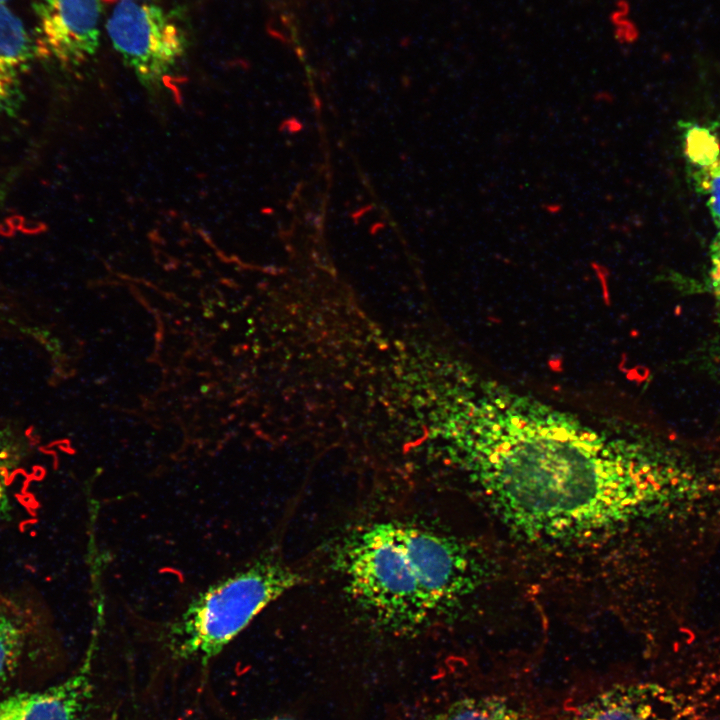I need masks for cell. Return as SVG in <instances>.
<instances>
[{
  "instance_id": "obj_2",
  "label": "cell",
  "mask_w": 720,
  "mask_h": 720,
  "mask_svg": "<svg viewBox=\"0 0 720 720\" xmlns=\"http://www.w3.org/2000/svg\"><path fill=\"white\" fill-rule=\"evenodd\" d=\"M336 563L353 600L393 630L421 626L462 600L469 584L467 559L454 538L407 523L353 532Z\"/></svg>"
},
{
  "instance_id": "obj_8",
  "label": "cell",
  "mask_w": 720,
  "mask_h": 720,
  "mask_svg": "<svg viewBox=\"0 0 720 720\" xmlns=\"http://www.w3.org/2000/svg\"><path fill=\"white\" fill-rule=\"evenodd\" d=\"M94 648L90 646L82 665L66 679L0 701V720H83L94 691Z\"/></svg>"
},
{
  "instance_id": "obj_3",
  "label": "cell",
  "mask_w": 720,
  "mask_h": 720,
  "mask_svg": "<svg viewBox=\"0 0 720 720\" xmlns=\"http://www.w3.org/2000/svg\"><path fill=\"white\" fill-rule=\"evenodd\" d=\"M303 581L280 560L264 556L213 584L169 627L174 655L210 661L221 653L268 605Z\"/></svg>"
},
{
  "instance_id": "obj_15",
  "label": "cell",
  "mask_w": 720,
  "mask_h": 720,
  "mask_svg": "<svg viewBox=\"0 0 720 720\" xmlns=\"http://www.w3.org/2000/svg\"><path fill=\"white\" fill-rule=\"evenodd\" d=\"M256 720H295V719H293L292 717H289V716L278 715V716H273V717L264 718V719H256Z\"/></svg>"
},
{
  "instance_id": "obj_14",
  "label": "cell",
  "mask_w": 720,
  "mask_h": 720,
  "mask_svg": "<svg viewBox=\"0 0 720 720\" xmlns=\"http://www.w3.org/2000/svg\"><path fill=\"white\" fill-rule=\"evenodd\" d=\"M708 275L712 294L720 305V228L710 246Z\"/></svg>"
},
{
  "instance_id": "obj_5",
  "label": "cell",
  "mask_w": 720,
  "mask_h": 720,
  "mask_svg": "<svg viewBox=\"0 0 720 720\" xmlns=\"http://www.w3.org/2000/svg\"><path fill=\"white\" fill-rule=\"evenodd\" d=\"M554 720H680V714L660 683L615 671L571 680L555 693Z\"/></svg>"
},
{
  "instance_id": "obj_10",
  "label": "cell",
  "mask_w": 720,
  "mask_h": 720,
  "mask_svg": "<svg viewBox=\"0 0 720 720\" xmlns=\"http://www.w3.org/2000/svg\"><path fill=\"white\" fill-rule=\"evenodd\" d=\"M25 636L21 615L0 600V685L15 672L23 653Z\"/></svg>"
},
{
  "instance_id": "obj_13",
  "label": "cell",
  "mask_w": 720,
  "mask_h": 720,
  "mask_svg": "<svg viewBox=\"0 0 720 720\" xmlns=\"http://www.w3.org/2000/svg\"><path fill=\"white\" fill-rule=\"evenodd\" d=\"M692 178L697 190L705 197L711 218L720 228V153L710 164L692 168Z\"/></svg>"
},
{
  "instance_id": "obj_17",
  "label": "cell",
  "mask_w": 720,
  "mask_h": 720,
  "mask_svg": "<svg viewBox=\"0 0 720 720\" xmlns=\"http://www.w3.org/2000/svg\"><path fill=\"white\" fill-rule=\"evenodd\" d=\"M9 0H0V4H6Z\"/></svg>"
},
{
  "instance_id": "obj_11",
  "label": "cell",
  "mask_w": 720,
  "mask_h": 720,
  "mask_svg": "<svg viewBox=\"0 0 720 720\" xmlns=\"http://www.w3.org/2000/svg\"><path fill=\"white\" fill-rule=\"evenodd\" d=\"M23 456L24 449L16 434L0 425V522L12 517L11 480Z\"/></svg>"
},
{
  "instance_id": "obj_9",
  "label": "cell",
  "mask_w": 720,
  "mask_h": 720,
  "mask_svg": "<svg viewBox=\"0 0 720 720\" xmlns=\"http://www.w3.org/2000/svg\"><path fill=\"white\" fill-rule=\"evenodd\" d=\"M36 55L35 43L21 20L0 4V111L13 114L22 99V80Z\"/></svg>"
},
{
  "instance_id": "obj_16",
  "label": "cell",
  "mask_w": 720,
  "mask_h": 720,
  "mask_svg": "<svg viewBox=\"0 0 720 720\" xmlns=\"http://www.w3.org/2000/svg\"><path fill=\"white\" fill-rule=\"evenodd\" d=\"M102 1H106V2H120V1H124V0H102Z\"/></svg>"
},
{
  "instance_id": "obj_4",
  "label": "cell",
  "mask_w": 720,
  "mask_h": 720,
  "mask_svg": "<svg viewBox=\"0 0 720 720\" xmlns=\"http://www.w3.org/2000/svg\"><path fill=\"white\" fill-rule=\"evenodd\" d=\"M105 27L114 49L147 88L157 86L168 76L188 45L177 17L143 0L117 2Z\"/></svg>"
},
{
  "instance_id": "obj_12",
  "label": "cell",
  "mask_w": 720,
  "mask_h": 720,
  "mask_svg": "<svg viewBox=\"0 0 720 720\" xmlns=\"http://www.w3.org/2000/svg\"><path fill=\"white\" fill-rule=\"evenodd\" d=\"M684 152L691 168L704 167L720 153V134L712 127L687 125L684 132Z\"/></svg>"
},
{
  "instance_id": "obj_1",
  "label": "cell",
  "mask_w": 720,
  "mask_h": 720,
  "mask_svg": "<svg viewBox=\"0 0 720 720\" xmlns=\"http://www.w3.org/2000/svg\"><path fill=\"white\" fill-rule=\"evenodd\" d=\"M479 408L474 424L453 435V456L520 536L591 538L640 516L658 498V469L632 447L527 400Z\"/></svg>"
},
{
  "instance_id": "obj_6",
  "label": "cell",
  "mask_w": 720,
  "mask_h": 720,
  "mask_svg": "<svg viewBox=\"0 0 720 720\" xmlns=\"http://www.w3.org/2000/svg\"><path fill=\"white\" fill-rule=\"evenodd\" d=\"M555 693L529 670L488 668L429 720H554Z\"/></svg>"
},
{
  "instance_id": "obj_7",
  "label": "cell",
  "mask_w": 720,
  "mask_h": 720,
  "mask_svg": "<svg viewBox=\"0 0 720 720\" xmlns=\"http://www.w3.org/2000/svg\"><path fill=\"white\" fill-rule=\"evenodd\" d=\"M102 0H35L36 55L78 67L95 55L101 36Z\"/></svg>"
}]
</instances>
